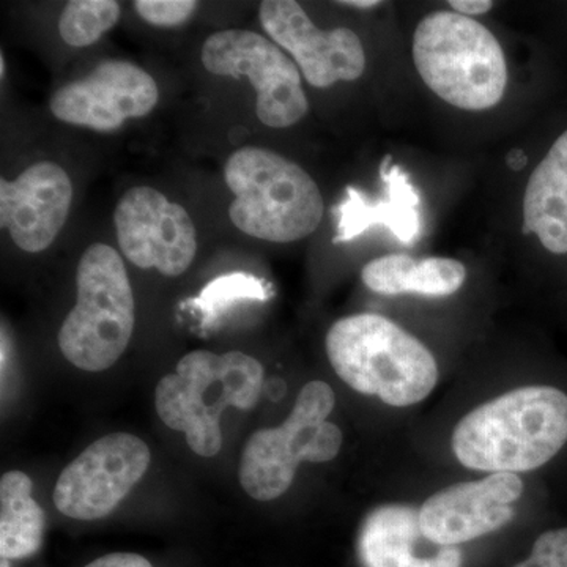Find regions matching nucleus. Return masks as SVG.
I'll return each instance as SVG.
<instances>
[{"label": "nucleus", "mask_w": 567, "mask_h": 567, "mask_svg": "<svg viewBox=\"0 0 567 567\" xmlns=\"http://www.w3.org/2000/svg\"><path fill=\"white\" fill-rule=\"evenodd\" d=\"M524 488L516 473H492L443 488L421 506V528L434 543L457 547L513 520V505Z\"/></svg>", "instance_id": "nucleus-13"}, {"label": "nucleus", "mask_w": 567, "mask_h": 567, "mask_svg": "<svg viewBox=\"0 0 567 567\" xmlns=\"http://www.w3.org/2000/svg\"><path fill=\"white\" fill-rule=\"evenodd\" d=\"M73 185L59 164H32L17 181H0V226L25 252L54 244L69 219Z\"/></svg>", "instance_id": "nucleus-14"}, {"label": "nucleus", "mask_w": 567, "mask_h": 567, "mask_svg": "<svg viewBox=\"0 0 567 567\" xmlns=\"http://www.w3.org/2000/svg\"><path fill=\"white\" fill-rule=\"evenodd\" d=\"M158 84L136 63L107 59L82 80L69 82L52 95L50 110L58 121L100 133L145 117L158 104Z\"/></svg>", "instance_id": "nucleus-11"}, {"label": "nucleus", "mask_w": 567, "mask_h": 567, "mask_svg": "<svg viewBox=\"0 0 567 567\" xmlns=\"http://www.w3.org/2000/svg\"><path fill=\"white\" fill-rule=\"evenodd\" d=\"M78 301L59 330V347L71 364L87 372L110 369L134 331V295L121 254L93 244L78 264Z\"/></svg>", "instance_id": "nucleus-6"}, {"label": "nucleus", "mask_w": 567, "mask_h": 567, "mask_svg": "<svg viewBox=\"0 0 567 567\" xmlns=\"http://www.w3.org/2000/svg\"><path fill=\"white\" fill-rule=\"evenodd\" d=\"M450 7L462 17L473 18L486 14L494 9L492 0H450Z\"/></svg>", "instance_id": "nucleus-25"}, {"label": "nucleus", "mask_w": 567, "mask_h": 567, "mask_svg": "<svg viewBox=\"0 0 567 567\" xmlns=\"http://www.w3.org/2000/svg\"><path fill=\"white\" fill-rule=\"evenodd\" d=\"M336 374L358 393L391 406L420 404L439 382V365L423 342L379 315L344 317L324 339Z\"/></svg>", "instance_id": "nucleus-2"}, {"label": "nucleus", "mask_w": 567, "mask_h": 567, "mask_svg": "<svg viewBox=\"0 0 567 567\" xmlns=\"http://www.w3.org/2000/svg\"><path fill=\"white\" fill-rule=\"evenodd\" d=\"M360 558L364 567H462V551L429 539L420 511L405 505L377 507L361 527Z\"/></svg>", "instance_id": "nucleus-15"}, {"label": "nucleus", "mask_w": 567, "mask_h": 567, "mask_svg": "<svg viewBox=\"0 0 567 567\" xmlns=\"http://www.w3.org/2000/svg\"><path fill=\"white\" fill-rule=\"evenodd\" d=\"M151 450L132 434L96 440L66 465L54 488V505L76 520L110 516L151 465Z\"/></svg>", "instance_id": "nucleus-9"}, {"label": "nucleus", "mask_w": 567, "mask_h": 567, "mask_svg": "<svg viewBox=\"0 0 567 567\" xmlns=\"http://www.w3.org/2000/svg\"><path fill=\"white\" fill-rule=\"evenodd\" d=\"M85 567H153L152 563L136 554H110Z\"/></svg>", "instance_id": "nucleus-24"}, {"label": "nucleus", "mask_w": 567, "mask_h": 567, "mask_svg": "<svg viewBox=\"0 0 567 567\" xmlns=\"http://www.w3.org/2000/svg\"><path fill=\"white\" fill-rule=\"evenodd\" d=\"M31 477L9 472L0 480V557L22 559L40 550L44 513L32 496Z\"/></svg>", "instance_id": "nucleus-19"}, {"label": "nucleus", "mask_w": 567, "mask_h": 567, "mask_svg": "<svg viewBox=\"0 0 567 567\" xmlns=\"http://www.w3.org/2000/svg\"><path fill=\"white\" fill-rule=\"evenodd\" d=\"M200 59L208 73L251 81L257 117L265 126L290 128L308 114L300 69L260 33L241 29L215 32L205 41Z\"/></svg>", "instance_id": "nucleus-8"}, {"label": "nucleus", "mask_w": 567, "mask_h": 567, "mask_svg": "<svg viewBox=\"0 0 567 567\" xmlns=\"http://www.w3.org/2000/svg\"><path fill=\"white\" fill-rule=\"evenodd\" d=\"M259 20L267 35L293 59L312 87L328 89L336 82L363 76L365 52L352 29L322 31L293 0H265Z\"/></svg>", "instance_id": "nucleus-12"}, {"label": "nucleus", "mask_w": 567, "mask_h": 567, "mask_svg": "<svg viewBox=\"0 0 567 567\" xmlns=\"http://www.w3.org/2000/svg\"><path fill=\"white\" fill-rule=\"evenodd\" d=\"M234 194L230 221L241 233L271 244H293L319 229L323 197L303 167L262 147L238 148L224 166Z\"/></svg>", "instance_id": "nucleus-4"}, {"label": "nucleus", "mask_w": 567, "mask_h": 567, "mask_svg": "<svg viewBox=\"0 0 567 567\" xmlns=\"http://www.w3.org/2000/svg\"><path fill=\"white\" fill-rule=\"evenodd\" d=\"M262 388L264 368L256 358L194 350L178 361L174 374L159 380L156 412L167 427L185 434L197 456L213 457L223 446L224 410L254 409Z\"/></svg>", "instance_id": "nucleus-3"}, {"label": "nucleus", "mask_w": 567, "mask_h": 567, "mask_svg": "<svg viewBox=\"0 0 567 567\" xmlns=\"http://www.w3.org/2000/svg\"><path fill=\"white\" fill-rule=\"evenodd\" d=\"M336 395L324 382L308 383L298 394L290 416L279 427L254 432L241 454V487L259 502H270L292 486L301 462L333 461L342 446V432L328 423Z\"/></svg>", "instance_id": "nucleus-7"}, {"label": "nucleus", "mask_w": 567, "mask_h": 567, "mask_svg": "<svg viewBox=\"0 0 567 567\" xmlns=\"http://www.w3.org/2000/svg\"><path fill=\"white\" fill-rule=\"evenodd\" d=\"M134 10L142 20L159 28H175L189 20L199 2L194 0H136Z\"/></svg>", "instance_id": "nucleus-22"}, {"label": "nucleus", "mask_w": 567, "mask_h": 567, "mask_svg": "<svg viewBox=\"0 0 567 567\" xmlns=\"http://www.w3.org/2000/svg\"><path fill=\"white\" fill-rule=\"evenodd\" d=\"M524 234L554 254H567V132L551 145L524 196Z\"/></svg>", "instance_id": "nucleus-17"}, {"label": "nucleus", "mask_w": 567, "mask_h": 567, "mask_svg": "<svg viewBox=\"0 0 567 567\" xmlns=\"http://www.w3.org/2000/svg\"><path fill=\"white\" fill-rule=\"evenodd\" d=\"M380 175L385 182L388 199L369 204L364 194L347 188L346 203L339 205L338 237L334 244L353 240L374 224L390 227L402 244H413L421 234L420 196L401 167L391 164V156L383 159Z\"/></svg>", "instance_id": "nucleus-16"}, {"label": "nucleus", "mask_w": 567, "mask_h": 567, "mask_svg": "<svg viewBox=\"0 0 567 567\" xmlns=\"http://www.w3.org/2000/svg\"><path fill=\"white\" fill-rule=\"evenodd\" d=\"M0 74H6V58H3V54L0 55Z\"/></svg>", "instance_id": "nucleus-28"}, {"label": "nucleus", "mask_w": 567, "mask_h": 567, "mask_svg": "<svg viewBox=\"0 0 567 567\" xmlns=\"http://www.w3.org/2000/svg\"><path fill=\"white\" fill-rule=\"evenodd\" d=\"M361 278L372 292L386 297L405 293L450 297L464 286L466 268L450 257L416 260L405 254H390L365 265Z\"/></svg>", "instance_id": "nucleus-18"}, {"label": "nucleus", "mask_w": 567, "mask_h": 567, "mask_svg": "<svg viewBox=\"0 0 567 567\" xmlns=\"http://www.w3.org/2000/svg\"><path fill=\"white\" fill-rule=\"evenodd\" d=\"M413 62L436 96L464 111H487L503 100L507 63L486 25L456 11L427 14L413 35Z\"/></svg>", "instance_id": "nucleus-5"}, {"label": "nucleus", "mask_w": 567, "mask_h": 567, "mask_svg": "<svg viewBox=\"0 0 567 567\" xmlns=\"http://www.w3.org/2000/svg\"><path fill=\"white\" fill-rule=\"evenodd\" d=\"M567 443V395L554 386H524L477 406L453 432V451L470 470L532 472Z\"/></svg>", "instance_id": "nucleus-1"}, {"label": "nucleus", "mask_w": 567, "mask_h": 567, "mask_svg": "<svg viewBox=\"0 0 567 567\" xmlns=\"http://www.w3.org/2000/svg\"><path fill=\"white\" fill-rule=\"evenodd\" d=\"M506 164L514 173H520L528 164L527 153L522 151V148H513V151L506 155Z\"/></svg>", "instance_id": "nucleus-26"}, {"label": "nucleus", "mask_w": 567, "mask_h": 567, "mask_svg": "<svg viewBox=\"0 0 567 567\" xmlns=\"http://www.w3.org/2000/svg\"><path fill=\"white\" fill-rule=\"evenodd\" d=\"M338 6L350 7V9L358 10H371L382 6V2H379V0H344V2H338Z\"/></svg>", "instance_id": "nucleus-27"}, {"label": "nucleus", "mask_w": 567, "mask_h": 567, "mask_svg": "<svg viewBox=\"0 0 567 567\" xmlns=\"http://www.w3.org/2000/svg\"><path fill=\"white\" fill-rule=\"evenodd\" d=\"M0 567H11L9 559H2V561H0Z\"/></svg>", "instance_id": "nucleus-29"}, {"label": "nucleus", "mask_w": 567, "mask_h": 567, "mask_svg": "<svg viewBox=\"0 0 567 567\" xmlns=\"http://www.w3.org/2000/svg\"><path fill=\"white\" fill-rule=\"evenodd\" d=\"M121 251L130 262L175 278L192 267L197 252L196 227L182 205L151 186L123 194L114 213Z\"/></svg>", "instance_id": "nucleus-10"}, {"label": "nucleus", "mask_w": 567, "mask_h": 567, "mask_svg": "<svg viewBox=\"0 0 567 567\" xmlns=\"http://www.w3.org/2000/svg\"><path fill=\"white\" fill-rule=\"evenodd\" d=\"M516 567H567V528L537 537L532 555Z\"/></svg>", "instance_id": "nucleus-23"}, {"label": "nucleus", "mask_w": 567, "mask_h": 567, "mask_svg": "<svg viewBox=\"0 0 567 567\" xmlns=\"http://www.w3.org/2000/svg\"><path fill=\"white\" fill-rule=\"evenodd\" d=\"M268 297L270 292L262 279L248 274H229L213 279L199 297L192 298L186 305L194 306L203 315L204 323L210 327L238 301L267 300Z\"/></svg>", "instance_id": "nucleus-21"}, {"label": "nucleus", "mask_w": 567, "mask_h": 567, "mask_svg": "<svg viewBox=\"0 0 567 567\" xmlns=\"http://www.w3.org/2000/svg\"><path fill=\"white\" fill-rule=\"evenodd\" d=\"M121 13L115 0H71L59 18V33L70 47L87 48L117 24Z\"/></svg>", "instance_id": "nucleus-20"}]
</instances>
